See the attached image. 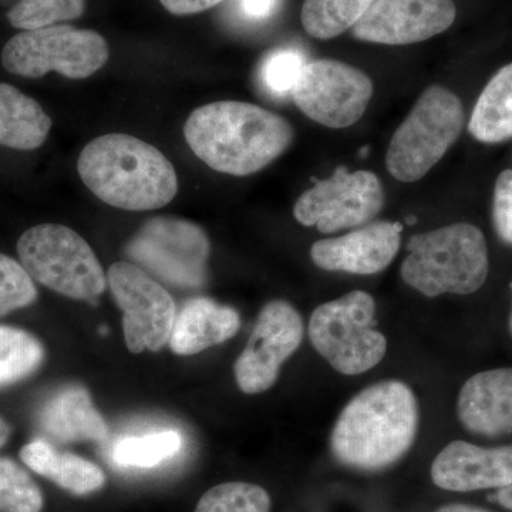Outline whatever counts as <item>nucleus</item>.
I'll return each instance as SVG.
<instances>
[{"instance_id":"obj_24","label":"nucleus","mask_w":512,"mask_h":512,"mask_svg":"<svg viewBox=\"0 0 512 512\" xmlns=\"http://www.w3.org/2000/svg\"><path fill=\"white\" fill-rule=\"evenodd\" d=\"M183 446L184 439L178 431H153L117 441L111 450V460L120 467L154 468L177 456Z\"/></svg>"},{"instance_id":"obj_8","label":"nucleus","mask_w":512,"mask_h":512,"mask_svg":"<svg viewBox=\"0 0 512 512\" xmlns=\"http://www.w3.org/2000/svg\"><path fill=\"white\" fill-rule=\"evenodd\" d=\"M109 46L94 30L67 25L25 30L13 36L2 52L8 72L39 79L57 72L69 79H86L109 60Z\"/></svg>"},{"instance_id":"obj_36","label":"nucleus","mask_w":512,"mask_h":512,"mask_svg":"<svg viewBox=\"0 0 512 512\" xmlns=\"http://www.w3.org/2000/svg\"><path fill=\"white\" fill-rule=\"evenodd\" d=\"M10 436V427L9 424L6 423V420L3 417H0V448L5 446L6 441L9 440Z\"/></svg>"},{"instance_id":"obj_18","label":"nucleus","mask_w":512,"mask_h":512,"mask_svg":"<svg viewBox=\"0 0 512 512\" xmlns=\"http://www.w3.org/2000/svg\"><path fill=\"white\" fill-rule=\"evenodd\" d=\"M239 328L241 318L234 308L210 298H194L175 316L168 343L175 355H198L228 342L237 335Z\"/></svg>"},{"instance_id":"obj_4","label":"nucleus","mask_w":512,"mask_h":512,"mask_svg":"<svg viewBox=\"0 0 512 512\" xmlns=\"http://www.w3.org/2000/svg\"><path fill=\"white\" fill-rule=\"evenodd\" d=\"M407 251L403 281L427 298L470 295L487 281V241L476 225L461 222L414 235Z\"/></svg>"},{"instance_id":"obj_10","label":"nucleus","mask_w":512,"mask_h":512,"mask_svg":"<svg viewBox=\"0 0 512 512\" xmlns=\"http://www.w3.org/2000/svg\"><path fill=\"white\" fill-rule=\"evenodd\" d=\"M114 301L123 312V330L131 353L158 352L173 332L177 306L170 293L140 266L116 262L107 272Z\"/></svg>"},{"instance_id":"obj_7","label":"nucleus","mask_w":512,"mask_h":512,"mask_svg":"<svg viewBox=\"0 0 512 512\" xmlns=\"http://www.w3.org/2000/svg\"><path fill=\"white\" fill-rule=\"evenodd\" d=\"M372 295L353 291L323 303L309 320L313 348L336 372L357 376L373 369L386 356L387 340L375 329Z\"/></svg>"},{"instance_id":"obj_35","label":"nucleus","mask_w":512,"mask_h":512,"mask_svg":"<svg viewBox=\"0 0 512 512\" xmlns=\"http://www.w3.org/2000/svg\"><path fill=\"white\" fill-rule=\"evenodd\" d=\"M436 512H487L484 510H480V508L470 507V505H461V504H451L444 505L441 507L439 511Z\"/></svg>"},{"instance_id":"obj_29","label":"nucleus","mask_w":512,"mask_h":512,"mask_svg":"<svg viewBox=\"0 0 512 512\" xmlns=\"http://www.w3.org/2000/svg\"><path fill=\"white\" fill-rule=\"evenodd\" d=\"M43 495L32 477L9 458H0V512H42Z\"/></svg>"},{"instance_id":"obj_6","label":"nucleus","mask_w":512,"mask_h":512,"mask_svg":"<svg viewBox=\"0 0 512 512\" xmlns=\"http://www.w3.org/2000/svg\"><path fill=\"white\" fill-rule=\"evenodd\" d=\"M18 254L32 279L67 298L94 302L109 285L93 249L64 225L28 229L19 239Z\"/></svg>"},{"instance_id":"obj_32","label":"nucleus","mask_w":512,"mask_h":512,"mask_svg":"<svg viewBox=\"0 0 512 512\" xmlns=\"http://www.w3.org/2000/svg\"><path fill=\"white\" fill-rule=\"evenodd\" d=\"M282 0H235V12L247 23H261L274 18Z\"/></svg>"},{"instance_id":"obj_16","label":"nucleus","mask_w":512,"mask_h":512,"mask_svg":"<svg viewBox=\"0 0 512 512\" xmlns=\"http://www.w3.org/2000/svg\"><path fill=\"white\" fill-rule=\"evenodd\" d=\"M431 478L437 487L458 493L507 487L512 484V446L484 448L453 441L433 461Z\"/></svg>"},{"instance_id":"obj_22","label":"nucleus","mask_w":512,"mask_h":512,"mask_svg":"<svg viewBox=\"0 0 512 512\" xmlns=\"http://www.w3.org/2000/svg\"><path fill=\"white\" fill-rule=\"evenodd\" d=\"M468 131L485 144L503 143L512 138V63L491 77L478 97Z\"/></svg>"},{"instance_id":"obj_2","label":"nucleus","mask_w":512,"mask_h":512,"mask_svg":"<svg viewBox=\"0 0 512 512\" xmlns=\"http://www.w3.org/2000/svg\"><path fill=\"white\" fill-rule=\"evenodd\" d=\"M419 404L399 380L372 384L357 393L339 414L330 447L340 463L380 470L402 458L416 439Z\"/></svg>"},{"instance_id":"obj_9","label":"nucleus","mask_w":512,"mask_h":512,"mask_svg":"<svg viewBox=\"0 0 512 512\" xmlns=\"http://www.w3.org/2000/svg\"><path fill=\"white\" fill-rule=\"evenodd\" d=\"M210 239L194 222L153 218L128 242L126 254L141 269L181 288H201L207 278Z\"/></svg>"},{"instance_id":"obj_19","label":"nucleus","mask_w":512,"mask_h":512,"mask_svg":"<svg viewBox=\"0 0 512 512\" xmlns=\"http://www.w3.org/2000/svg\"><path fill=\"white\" fill-rule=\"evenodd\" d=\"M40 429L59 441H101L109 429L94 407L92 396L82 386L60 390L39 414Z\"/></svg>"},{"instance_id":"obj_14","label":"nucleus","mask_w":512,"mask_h":512,"mask_svg":"<svg viewBox=\"0 0 512 512\" xmlns=\"http://www.w3.org/2000/svg\"><path fill=\"white\" fill-rule=\"evenodd\" d=\"M456 16L453 0H375L352 33L377 45H413L446 32Z\"/></svg>"},{"instance_id":"obj_13","label":"nucleus","mask_w":512,"mask_h":512,"mask_svg":"<svg viewBox=\"0 0 512 512\" xmlns=\"http://www.w3.org/2000/svg\"><path fill=\"white\" fill-rule=\"evenodd\" d=\"M303 332L301 315L291 303H266L259 312L247 346L235 362L239 390L259 394L271 389L282 365L301 346Z\"/></svg>"},{"instance_id":"obj_5","label":"nucleus","mask_w":512,"mask_h":512,"mask_svg":"<svg viewBox=\"0 0 512 512\" xmlns=\"http://www.w3.org/2000/svg\"><path fill=\"white\" fill-rule=\"evenodd\" d=\"M464 120L456 94L437 84L429 87L394 131L386 156L389 173L402 183L421 180L456 143Z\"/></svg>"},{"instance_id":"obj_31","label":"nucleus","mask_w":512,"mask_h":512,"mask_svg":"<svg viewBox=\"0 0 512 512\" xmlns=\"http://www.w3.org/2000/svg\"><path fill=\"white\" fill-rule=\"evenodd\" d=\"M493 222L498 238L512 247V170H505L495 181Z\"/></svg>"},{"instance_id":"obj_11","label":"nucleus","mask_w":512,"mask_h":512,"mask_svg":"<svg viewBox=\"0 0 512 512\" xmlns=\"http://www.w3.org/2000/svg\"><path fill=\"white\" fill-rule=\"evenodd\" d=\"M383 204V185L376 174L363 170L349 173L348 168L339 167L332 177L303 192L293 215L305 227L333 234L369 224Z\"/></svg>"},{"instance_id":"obj_23","label":"nucleus","mask_w":512,"mask_h":512,"mask_svg":"<svg viewBox=\"0 0 512 512\" xmlns=\"http://www.w3.org/2000/svg\"><path fill=\"white\" fill-rule=\"evenodd\" d=\"M375 0H305L303 29L315 39L328 40L353 29Z\"/></svg>"},{"instance_id":"obj_3","label":"nucleus","mask_w":512,"mask_h":512,"mask_svg":"<svg viewBox=\"0 0 512 512\" xmlns=\"http://www.w3.org/2000/svg\"><path fill=\"white\" fill-rule=\"evenodd\" d=\"M77 170L101 201L126 211L158 210L178 192L173 164L151 144L128 134H106L83 148Z\"/></svg>"},{"instance_id":"obj_21","label":"nucleus","mask_w":512,"mask_h":512,"mask_svg":"<svg viewBox=\"0 0 512 512\" xmlns=\"http://www.w3.org/2000/svg\"><path fill=\"white\" fill-rule=\"evenodd\" d=\"M52 119L36 100L0 83V146L36 150L45 143Z\"/></svg>"},{"instance_id":"obj_1","label":"nucleus","mask_w":512,"mask_h":512,"mask_svg":"<svg viewBox=\"0 0 512 512\" xmlns=\"http://www.w3.org/2000/svg\"><path fill=\"white\" fill-rule=\"evenodd\" d=\"M192 153L218 173L245 177L291 147L295 131L272 111L244 101H217L192 111L184 126Z\"/></svg>"},{"instance_id":"obj_20","label":"nucleus","mask_w":512,"mask_h":512,"mask_svg":"<svg viewBox=\"0 0 512 512\" xmlns=\"http://www.w3.org/2000/svg\"><path fill=\"white\" fill-rule=\"evenodd\" d=\"M20 458L30 470L74 495L92 494L106 484L99 466L76 454L56 450L43 439L26 444L20 450Z\"/></svg>"},{"instance_id":"obj_34","label":"nucleus","mask_w":512,"mask_h":512,"mask_svg":"<svg viewBox=\"0 0 512 512\" xmlns=\"http://www.w3.org/2000/svg\"><path fill=\"white\" fill-rule=\"evenodd\" d=\"M494 498L498 503L503 505V507L512 511V484L507 485V487L500 488V491L495 494Z\"/></svg>"},{"instance_id":"obj_15","label":"nucleus","mask_w":512,"mask_h":512,"mask_svg":"<svg viewBox=\"0 0 512 512\" xmlns=\"http://www.w3.org/2000/svg\"><path fill=\"white\" fill-rule=\"evenodd\" d=\"M402 231L399 222H370L342 237L315 242L311 258L323 271L379 274L396 258L402 244Z\"/></svg>"},{"instance_id":"obj_25","label":"nucleus","mask_w":512,"mask_h":512,"mask_svg":"<svg viewBox=\"0 0 512 512\" xmlns=\"http://www.w3.org/2000/svg\"><path fill=\"white\" fill-rule=\"evenodd\" d=\"M45 348L26 330L0 326V387L26 379L42 366Z\"/></svg>"},{"instance_id":"obj_17","label":"nucleus","mask_w":512,"mask_h":512,"mask_svg":"<svg viewBox=\"0 0 512 512\" xmlns=\"http://www.w3.org/2000/svg\"><path fill=\"white\" fill-rule=\"evenodd\" d=\"M457 414L461 424L478 436L511 434L512 367L470 377L458 394Z\"/></svg>"},{"instance_id":"obj_33","label":"nucleus","mask_w":512,"mask_h":512,"mask_svg":"<svg viewBox=\"0 0 512 512\" xmlns=\"http://www.w3.org/2000/svg\"><path fill=\"white\" fill-rule=\"evenodd\" d=\"M161 5L174 15H194L220 5L224 0H160Z\"/></svg>"},{"instance_id":"obj_28","label":"nucleus","mask_w":512,"mask_h":512,"mask_svg":"<svg viewBox=\"0 0 512 512\" xmlns=\"http://www.w3.org/2000/svg\"><path fill=\"white\" fill-rule=\"evenodd\" d=\"M86 0H20L8 13L13 28L35 30L83 15Z\"/></svg>"},{"instance_id":"obj_12","label":"nucleus","mask_w":512,"mask_h":512,"mask_svg":"<svg viewBox=\"0 0 512 512\" xmlns=\"http://www.w3.org/2000/svg\"><path fill=\"white\" fill-rule=\"evenodd\" d=\"M367 74L338 60L306 64L292 99L305 116L329 128H346L362 119L373 97Z\"/></svg>"},{"instance_id":"obj_37","label":"nucleus","mask_w":512,"mask_h":512,"mask_svg":"<svg viewBox=\"0 0 512 512\" xmlns=\"http://www.w3.org/2000/svg\"><path fill=\"white\" fill-rule=\"evenodd\" d=\"M511 289H512V284H511ZM510 332H511V336H512V309H511V315H510Z\"/></svg>"},{"instance_id":"obj_26","label":"nucleus","mask_w":512,"mask_h":512,"mask_svg":"<svg viewBox=\"0 0 512 512\" xmlns=\"http://www.w3.org/2000/svg\"><path fill=\"white\" fill-rule=\"evenodd\" d=\"M305 56L293 47H282L266 55L259 66L258 79L262 90L274 99L292 96L305 69Z\"/></svg>"},{"instance_id":"obj_27","label":"nucleus","mask_w":512,"mask_h":512,"mask_svg":"<svg viewBox=\"0 0 512 512\" xmlns=\"http://www.w3.org/2000/svg\"><path fill=\"white\" fill-rule=\"evenodd\" d=\"M271 498L264 488L249 483H225L202 495L195 512H269Z\"/></svg>"},{"instance_id":"obj_30","label":"nucleus","mask_w":512,"mask_h":512,"mask_svg":"<svg viewBox=\"0 0 512 512\" xmlns=\"http://www.w3.org/2000/svg\"><path fill=\"white\" fill-rule=\"evenodd\" d=\"M37 289L25 266L0 254V318L32 305Z\"/></svg>"}]
</instances>
